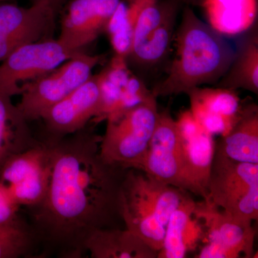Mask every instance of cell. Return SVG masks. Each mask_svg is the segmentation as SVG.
I'll return each instance as SVG.
<instances>
[{"label": "cell", "instance_id": "ffe728a7", "mask_svg": "<svg viewBox=\"0 0 258 258\" xmlns=\"http://www.w3.org/2000/svg\"><path fill=\"white\" fill-rule=\"evenodd\" d=\"M10 97L0 95V169L14 155L40 145Z\"/></svg>", "mask_w": 258, "mask_h": 258}, {"label": "cell", "instance_id": "4316f807", "mask_svg": "<svg viewBox=\"0 0 258 258\" xmlns=\"http://www.w3.org/2000/svg\"><path fill=\"white\" fill-rule=\"evenodd\" d=\"M21 45H23V44L16 40L8 37L0 36V62H3L5 59L8 58L18 47Z\"/></svg>", "mask_w": 258, "mask_h": 258}, {"label": "cell", "instance_id": "2e32d148", "mask_svg": "<svg viewBox=\"0 0 258 258\" xmlns=\"http://www.w3.org/2000/svg\"><path fill=\"white\" fill-rule=\"evenodd\" d=\"M207 23L225 37L248 31L257 18V0H202Z\"/></svg>", "mask_w": 258, "mask_h": 258}, {"label": "cell", "instance_id": "6da1fadb", "mask_svg": "<svg viewBox=\"0 0 258 258\" xmlns=\"http://www.w3.org/2000/svg\"><path fill=\"white\" fill-rule=\"evenodd\" d=\"M101 136L93 127L47 139L52 170L45 198L30 209V231L44 253L82 257L95 231L124 228L120 191L128 169L102 159Z\"/></svg>", "mask_w": 258, "mask_h": 258}, {"label": "cell", "instance_id": "484cf974", "mask_svg": "<svg viewBox=\"0 0 258 258\" xmlns=\"http://www.w3.org/2000/svg\"><path fill=\"white\" fill-rule=\"evenodd\" d=\"M20 208L12 201L0 185V229L27 228L19 215Z\"/></svg>", "mask_w": 258, "mask_h": 258}, {"label": "cell", "instance_id": "8fae6325", "mask_svg": "<svg viewBox=\"0 0 258 258\" xmlns=\"http://www.w3.org/2000/svg\"><path fill=\"white\" fill-rule=\"evenodd\" d=\"M176 120L182 142L183 189L208 200L209 176L215 149L214 136L199 124L189 109L181 112Z\"/></svg>", "mask_w": 258, "mask_h": 258}, {"label": "cell", "instance_id": "8992f818", "mask_svg": "<svg viewBox=\"0 0 258 258\" xmlns=\"http://www.w3.org/2000/svg\"><path fill=\"white\" fill-rule=\"evenodd\" d=\"M104 55L76 53L50 72L23 83L21 99L16 105L28 122L41 119L44 113L86 82Z\"/></svg>", "mask_w": 258, "mask_h": 258}, {"label": "cell", "instance_id": "603a6c76", "mask_svg": "<svg viewBox=\"0 0 258 258\" xmlns=\"http://www.w3.org/2000/svg\"><path fill=\"white\" fill-rule=\"evenodd\" d=\"M178 11L179 9L171 12L156 28L134 42L126 60L145 69L162 61L170 48Z\"/></svg>", "mask_w": 258, "mask_h": 258}, {"label": "cell", "instance_id": "d4e9b609", "mask_svg": "<svg viewBox=\"0 0 258 258\" xmlns=\"http://www.w3.org/2000/svg\"><path fill=\"white\" fill-rule=\"evenodd\" d=\"M35 244L30 227L0 229V258H16L27 255Z\"/></svg>", "mask_w": 258, "mask_h": 258}, {"label": "cell", "instance_id": "30bf717a", "mask_svg": "<svg viewBox=\"0 0 258 258\" xmlns=\"http://www.w3.org/2000/svg\"><path fill=\"white\" fill-rule=\"evenodd\" d=\"M137 170L161 183L184 189L182 142L176 120L169 110L159 111L149 147Z\"/></svg>", "mask_w": 258, "mask_h": 258}, {"label": "cell", "instance_id": "f1b7e54d", "mask_svg": "<svg viewBox=\"0 0 258 258\" xmlns=\"http://www.w3.org/2000/svg\"><path fill=\"white\" fill-rule=\"evenodd\" d=\"M5 1H7V0H0V3H1V2H5Z\"/></svg>", "mask_w": 258, "mask_h": 258}, {"label": "cell", "instance_id": "3957f363", "mask_svg": "<svg viewBox=\"0 0 258 258\" xmlns=\"http://www.w3.org/2000/svg\"><path fill=\"white\" fill-rule=\"evenodd\" d=\"M190 194L152 179L137 169L125 172L120 191V212L125 229L159 252L171 214Z\"/></svg>", "mask_w": 258, "mask_h": 258}, {"label": "cell", "instance_id": "44dd1931", "mask_svg": "<svg viewBox=\"0 0 258 258\" xmlns=\"http://www.w3.org/2000/svg\"><path fill=\"white\" fill-rule=\"evenodd\" d=\"M132 75L126 58L114 54L106 67L97 74L99 105L96 117L91 122L97 124L120 111L125 86Z\"/></svg>", "mask_w": 258, "mask_h": 258}, {"label": "cell", "instance_id": "7402d4cb", "mask_svg": "<svg viewBox=\"0 0 258 258\" xmlns=\"http://www.w3.org/2000/svg\"><path fill=\"white\" fill-rule=\"evenodd\" d=\"M217 87L245 90L258 93V35L257 30L244 37L235 49V57Z\"/></svg>", "mask_w": 258, "mask_h": 258}, {"label": "cell", "instance_id": "52a82bcc", "mask_svg": "<svg viewBox=\"0 0 258 258\" xmlns=\"http://www.w3.org/2000/svg\"><path fill=\"white\" fill-rule=\"evenodd\" d=\"M52 170V156L46 142L10 158L0 169V185L13 203L33 208L46 194Z\"/></svg>", "mask_w": 258, "mask_h": 258}, {"label": "cell", "instance_id": "277c9868", "mask_svg": "<svg viewBox=\"0 0 258 258\" xmlns=\"http://www.w3.org/2000/svg\"><path fill=\"white\" fill-rule=\"evenodd\" d=\"M157 98L108 117L99 150L102 159L123 169H139L157 123Z\"/></svg>", "mask_w": 258, "mask_h": 258}, {"label": "cell", "instance_id": "ac0fdd59", "mask_svg": "<svg viewBox=\"0 0 258 258\" xmlns=\"http://www.w3.org/2000/svg\"><path fill=\"white\" fill-rule=\"evenodd\" d=\"M215 146L233 160L258 164V108L249 103L241 108L230 132L215 142Z\"/></svg>", "mask_w": 258, "mask_h": 258}, {"label": "cell", "instance_id": "5b68a950", "mask_svg": "<svg viewBox=\"0 0 258 258\" xmlns=\"http://www.w3.org/2000/svg\"><path fill=\"white\" fill-rule=\"evenodd\" d=\"M208 191V200L220 210L242 221H257L258 164L233 160L215 146Z\"/></svg>", "mask_w": 258, "mask_h": 258}, {"label": "cell", "instance_id": "9c48e42d", "mask_svg": "<svg viewBox=\"0 0 258 258\" xmlns=\"http://www.w3.org/2000/svg\"><path fill=\"white\" fill-rule=\"evenodd\" d=\"M79 52L54 38L21 45L0 64V95H20L23 83L50 72Z\"/></svg>", "mask_w": 258, "mask_h": 258}, {"label": "cell", "instance_id": "83f0119b", "mask_svg": "<svg viewBox=\"0 0 258 258\" xmlns=\"http://www.w3.org/2000/svg\"><path fill=\"white\" fill-rule=\"evenodd\" d=\"M32 2V4L33 3H48L49 5L53 8L56 13H58L61 9L63 8L64 5L69 1V0H30Z\"/></svg>", "mask_w": 258, "mask_h": 258}, {"label": "cell", "instance_id": "ba28073f", "mask_svg": "<svg viewBox=\"0 0 258 258\" xmlns=\"http://www.w3.org/2000/svg\"><path fill=\"white\" fill-rule=\"evenodd\" d=\"M195 218L207 230L208 242L199 258H251L254 255L253 222L242 221L220 210L209 200L196 202Z\"/></svg>", "mask_w": 258, "mask_h": 258}, {"label": "cell", "instance_id": "cb8c5ba5", "mask_svg": "<svg viewBox=\"0 0 258 258\" xmlns=\"http://www.w3.org/2000/svg\"><path fill=\"white\" fill-rule=\"evenodd\" d=\"M154 1L156 0H120L105 30L115 54L126 58L139 17Z\"/></svg>", "mask_w": 258, "mask_h": 258}, {"label": "cell", "instance_id": "e0dca14e", "mask_svg": "<svg viewBox=\"0 0 258 258\" xmlns=\"http://www.w3.org/2000/svg\"><path fill=\"white\" fill-rule=\"evenodd\" d=\"M84 248L93 258L158 257V252L125 227L95 231L85 242Z\"/></svg>", "mask_w": 258, "mask_h": 258}, {"label": "cell", "instance_id": "5bb4252c", "mask_svg": "<svg viewBox=\"0 0 258 258\" xmlns=\"http://www.w3.org/2000/svg\"><path fill=\"white\" fill-rule=\"evenodd\" d=\"M57 13L48 3H33L29 8L0 3V36L20 43L53 38Z\"/></svg>", "mask_w": 258, "mask_h": 258}, {"label": "cell", "instance_id": "9a60e30c", "mask_svg": "<svg viewBox=\"0 0 258 258\" xmlns=\"http://www.w3.org/2000/svg\"><path fill=\"white\" fill-rule=\"evenodd\" d=\"M190 111L199 124L212 135H225L238 118L242 108L234 90L196 88L186 93Z\"/></svg>", "mask_w": 258, "mask_h": 258}, {"label": "cell", "instance_id": "7a4b0ae2", "mask_svg": "<svg viewBox=\"0 0 258 258\" xmlns=\"http://www.w3.org/2000/svg\"><path fill=\"white\" fill-rule=\"evenodd\" d=\"M176 36V52L167 74L152 89L157 98L186 94L218 82L235 57V48L227 37L204 23L189 6L184 8Z\"/></svg>", "mask_w": 258, "mask_h": 258}, {"label": "cell", "instance_id": "d6986e66", "mask_svg": "<svg viewBox=\"0 0 258 258\" xmlns=\"http://www.w3.org/2000/svg\"><path fill=\"white\" fill-rule=\"evenodd\" d=\"M195 205L189 194L171 214L158 258H184L198 240L201 228L194 215Z\"/></svg>", "mask_w": 258, "mask_h": 258}, {"label": "cell", "instance_id": "4fadbf2b", "mask_svg": "<svg viewBox=\"0 0 258 258\" xmlns=\"http://www.w3.org/2000/svg\"><path fill=\"white\" fill-rule=\"evenodd\" d=\"M99 99L98 77L92 75L42 115L47 139L62 138L87 126L96 117Z\"/></svg>", "mask_w": 258, "mask_h": 258}, {"label": "cell", "instance_id": "7c38bea8", "mask_svg": "<svg viewBox=\"0 0 258 258\" xmlns=\"http://www.w3.org/2000/svg\"><path fill=\"white\" fill-rule=\"evenodd\" d=\"M120 0H69L61 9L60 32L57 40L74 52L96 40Z\"/></svg>", "mask_w": 258, "mask_h": 258}]
</instances>
